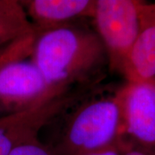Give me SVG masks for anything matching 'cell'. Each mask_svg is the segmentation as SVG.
<instances>
[{
    "instance_id": "cell-1",
    "label": "cell",
    "mask_w": 155,
    "mask_h": 155,
    "mask_svg": "<svg viewBox=\"0 0 155 155\" xmlns=\"http://www.w3.org/2000/svg\"><path fill=\"white\" fill-rule=\"evenodd\" d=\"M31 60L51 87L69 90L108 63L97 32L72 25L37 32Z\"/></svg>"
},
{
    "instance_id": "cell-2",
    "label": "cell",
    "mask_w": 155,
    "mask_h": 155,
    "mask_svg": "<svg viewBox=\"0 0 155 155\" xmlns=\"http://www.w3.org/2000/svg\"><path fill=\"white\" fill-rule=\"evenodd\" d=\"M63 113V112H62ZM61 117L58 147L66 155L120 147L123 143L122 103L120 93L77 101Z\"/></svg>"
},
{
    "instance_id": "cell-3",
    "label": "cell",
    "mask_w": 155,
    "mask_h": 155,
    "mask_svg": "<svg viewBox=\"0 0 155 155\" xmlns=\"http://www.w3.org/2000/svg\"><path fill=\"white\" fill-rule=\"evenodd\" d=\"M136 0H97L93 19L104 45L108 66L122 72L140 29V5Z\"/></svg>"
},
{
    "instance_id": "cell-4",
    "label": "cell",
    "mask_w": 155,
    "mask_h": 155,
    "mask_svg": "<svg viewBox=\"0 0 155 155\" xmlns=\"http://www.w3.org/2000/svg\"><path fill=\"white\" fill-rule=\"evenodd\" d=\"M67 91L51 87L31 59L11 61L0 68V107L9 113L34 108Z\"/></svg>"
},
{
    "instance_id": "cell-5",
    "label": "cell",
    "mask_w": 155,
    "mask_h": 155,
    "mask_svg": "<svg viewBox=\"0 0 155 155\" xmlns=\"http://www.w3.org/2000/svg\"><path fill=\"white\" fill-rule=\"evenodd\" d=\"M80 97L67 91L26 110L0 116V155H10L17 147L37 140L40 131Z\"/></svg>"
},
{
    "instance_id": "cell-6",
    "label": "cell",
    "mask_w": 155,
    "mask_h": 155,
    "mask_svg": "<svg viewBox=\"0 0 155 155\" xmlns=\"http://www.w3.org/2000/svg\"><path fill=\"white\" fill-rule=\"evenodd\" d=\"M123 135L128 147L155 155V84L127 82L119 91Z\"/></svg>"
},
{
    "instance_id": "cell-7",
    "label": "cell",
    "mask_w": 155,
    "mask_h": 155,
    "mask_svg": "<svg viewBox=\"0 0 155 155\" xmlns=\"http://www.w3.org/2000/svg\"><path fill=\"white\" fill-rule=\"evenodd\" d=\"M122 73L127 82L155 84V3H140L138 35Z\"/></svg>"
},
{
    "instance_id": "cell-8",
    "label": "cell",
    "mask_w": 155,
    "mask_h": 155,
    "mask_svg": "<svg viewBox=\"0 0 155 155\" xmlns=\"http://www.w3.org/2000/svg\"><path fill=\"white\" fill-rule=\"evenodd\" d=\"M37 32L67 25L75 18L93 17L96 1L31 0L21 2Z\"/></svg>"
},
{
    "instance_id": "cell-9",
    "label": "cell",
    "mask_w": 155,
    "mask_h": 155,
    "mask_svg": "<svg viewBox=\"0 0 155 155\" xmlns=\"http://www.w3.org/2000/svg\"><path fill=\"white\" fill-rule=\"evenodd\" d=\"M35 29L21 2L0 0V52Z\"/></svg>"
},
{
    "instance_id": "cell-10",
    "label": "cell",
    "mask_w": 155,
    "mask_h": 155,
    "mask_svg": "<svg viewBox=\"0 0 155 155\" xmlns=\"http://www.w3.org/2000/svg\"><path fill=\"white\" fill-rule=\"evenodd\" d=\"M10 155H54L38 141V140L20 145L13 150Z\"/></svg>"
},
{
    "instance_id": "cell-11",
    "label": "cell",
    "mask_w": 155,
    "mask_h": 155,
    "mask_svg": "<svg viewBox=\"0 0 155 155\" xmlns=\"http://www.w3.org/2000/svg\"><path fill=\"white\" fill-rule=\"evenodd\" d=\"M124 151H126V150H123L120 147H110V148H107V149L91 152V153H84L81 155H122Z\"/></svg>"
},
{
    "instance_id": "cell-12",
    "label": "cell",
    "mask_w": 155,
    "mask_h": 155,
    "mask_svg": "<svg viewBox=\"0 0 155 155\" xmlns=\"http://www.w3.org/2000/svg\"><path fill=\"white\" fill-rule=\"evenodd\" d=\"M122 155H151L148 153L145 152L143 150L138 149L135 147H129L126 151H124V153Z\"/></svg>"
},
{
    "instance_id": "cell-13",
    "label": "cell",
    "mask_w": 155,
    "mask_h": 155,
    "mask_svg": "<svg viewBox=\"0 0 155 155\" xmlns=\"http://www.w3.org/2000/svg\"><path fill=\"white\" fill-rule=\"evenodd\" d=\"M9 61H10L9 55L5 52H1L0 53V68L3 66H5V64H7Z\"/></svg>"
}]
</instances>
